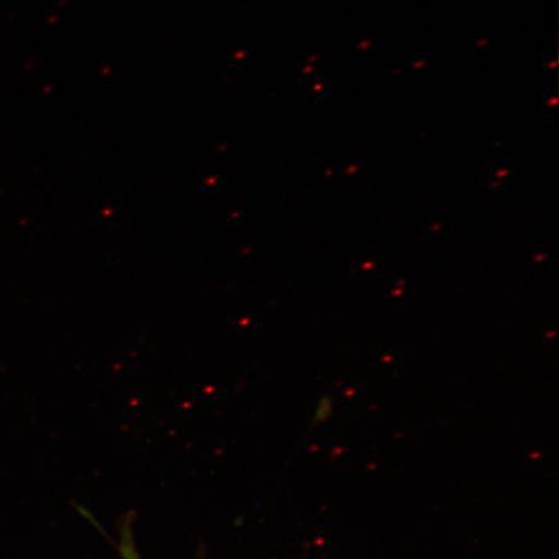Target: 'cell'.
I'll use <instances>...</instances> for the list:
<instances>
[]
</instances>
